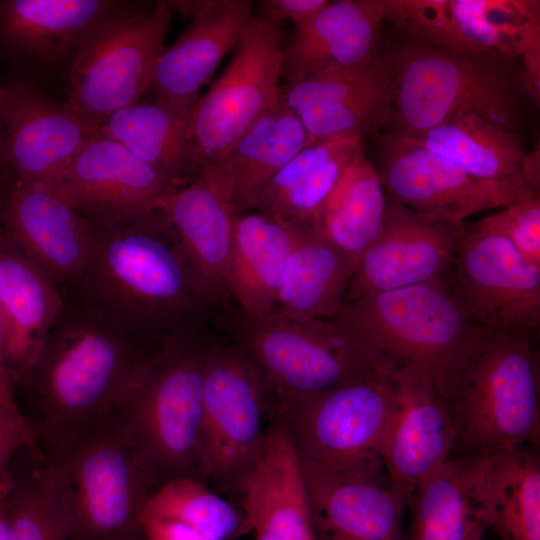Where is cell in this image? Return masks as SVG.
I'll return each instance as SVG.
<instances>
[{
    "mask_svg": "<svg viewBox=\"0 0 540 540\" xmlns=\"http://www.w3.org/2000/svg\"><path fill=\"white\" fill-rule=\"evenodd\" d=\"M92 246L76 298L161 339L211 305L172 225L157 207L88 218Z\"/></svg>",
    "mask_w": 540,
    "mask_h": 540,
    "instance_id": "cell-1",
    "label": "cell"
},
{
    "mask_svg": "<svg viewBox=\"0 0 540 540\" xmlns=\"http://www.w3.org/2000/svg\"><path fill=\"white\" fill-rule=\"evenodd\" d=\"M145 337L93 305L65 299L21 384L37 410L30 417L36 438L67 435L113 419L158 348L145 349Z\"/></svg>",
    "mask_w": 540,
    "mask_h": 540,
    "instance_id": "cell-2",
    "label": "cell"
},
{
    "mask_svg": "<svg viewBox=\"0 0 540 540\" xmlns=\"http://www.w3.org/2000/svg\"><path fill=\"white\" fill-rule=\"evenodd\" d=\"M376 368L410 367L452 401L485 329L467 318L449 288L420 284L345 302L330 319Z\"/></svg>",
    "mask_w": 540,
    "mask_h": 540,
    "instance_id": "cell-3",
    "label": "cell"
},
{
    "mask_svg": "<svg viewBox=\"0 0 540 540\" xmlns=\"http://www.w3.org/2000/svg\"><path fill=\"white\" fill-rule=\"evenodd\" d=\"M386 57L390 68L387 131H423L467 113L519 131L524 92L512 58L410 41Z\"/></svg>",
    "mask_w": 540,
    "mask_h": 540,
    "instance_id": "cell-4",
    "label": "cell"
},
{
    "mask_svg": "<svg viewBox=\"0 0 540 540\" xmlns=\"http://www.w3.org/2000/svg\"><path fill=\"white\" fill-rule=\"evenodd\" d=\"M209 345L192 327L163 338L114 416L154 490L181 477L202 479L199 441Z\"/></svg>",
    "mask_w": 540,
    "mask_h": 540,
    "instance_id": "cell-5",
    "label": "cell"
},
{
    "mask_svg": "<svg viewBox=\"0 0 540 540\" xmlns=\"http://www.w3.org/2000/svg\"><path fill=\"white\" fill-rule=\"evenodd\" d=\"M395 401L390 369L290 400L276 408L304 475L316 479L388 478L383 449Z\"/></svg>",
    "mask_w": 540,
    "mask_h": 540,
    "instance_id": "cell-6",
    "label": "cell"
},
{
    "mask_svg": "<svg viewBox=\"0 0 540 540\" xmlns=\"http://www.w3.org/2000/svg\"><path fill=\"white\" fill-rule=\"evenodd\" d=\"M530 332L481 334L453 397L457 455L539 445V367Z\"/></svg>",
    "mask_w": 540,
    "mask_h": 540,
    "instance_id": "cell-7",
    "label": "cell"
},
{
    "mask_svg": "<svg viewBox=\"0 0 540 540\" xmlns=\"http://www.w3.org/2000/svg\"><path fill=\"white\" fill-rule=\"evenodd\" d=\"M37 444L64 477L71 540H144L141 520L154 487L114 418Z\"/></svg>",
    "mask_w": 540,
    "mask_h": 540,
    "instance_id": "cell-8",
    "label": "cell"
},
{
    "mask_svg": "<svg viewBox=\"0 0 540 540\" xmlns=\"http://www.w3.org/2000/svg\"><path fill=\"white\" fill-rule=\"evenodd\" d=\"M174 15L168 1L128 4L96 23L68 66L67 103L99 127L146 93Z\"/></svg>",
    "mask_w": 540,
    "mask_h": 540,
    "instance_id": "cell-9",
    "label": "cell"
},
{
    "mask_svg": "<svg viewBox=\"0 0 540 540\" xmlns=\"http://www.w3.org/2000/svg\"><path fill=\"white\" fill-rule=\"evenodd\" d=\"M269 412L275 414L272 398L243 349L210 343L199 441L202 479L240 493L264 447Z\"/></svg>",
    "mask_w": 540,
    "mask_h": 540,
    "instance_id": "cell-10",
    "label": "cell"
},
{
    "mask_svg": "<svg viewBox=\"0 0 540 540\" xmlns=\"http://www.w3.org/2000/svg\"><path fill=\"white\" fill-rule=\"evenodd\" d=\"M280 29L254 15L221 75L187 118L193 179L280 102Z\"/></svg>",
    "mask_w": 540,
    "mask_h": 540,
    "instance_id": "cell-11",
    "label": "cell"
},
{
    "mask_svg": "<svg viewBox=\"0 0 540 540\" xmlns=\"http://www.w3.org/2000/svg\"><path fill=\"white\" fill-rule=\"evenodd\" d=\"M238 345L261 375L275 410L378 369L330 319L304 318L278 309L246 317Z\"/></svg>",
    "mask_w": 540,
    "mask_h": 540,
    "instance_id": "cell-12",
    "label": "cell"
},
{
    "mask_svg": "<svg viewBox=\"0 0 540 540\" xmlns=\"http://www.w3.org/2000/svg\"><path fill=\"white\" fill-rule=\"evenodd\" d=\"M463 226L449 285L459 309L486 330L536 329L540 267L503 236Z\"/></svg>",
    "mask_w": 540,
    "mask_h": 540,
    "instance_id": "cell-13",
    "label": "cell"
},
{
    "mask_svg": "<svg viewBox=\"0 0 540 540\" xmlns=\"http://www.w3.org/2000/svg\"><path fill=\"white\" fill-rule=\"evenodd\" d=\"M377 136L378 174L386 192L416 212L456 226L478 213L539 196L479 179L404 135Z\"/></svg>",
    "mask_w": 540,
    "mask_h": 540,
    "instance_id": "cell-14",
    "label": "cell"
},
{
    "mask_svg": "<svg viewBox=\"0 0 540 540\" xmlns=\"http://www.w3.org/2000/svg\"><path fill=\"white\" fill-rule=\"evenodd\" d=\"M0 235L57 286H75L91 252L88 219L55 183L22 178L0 168Z\"/></svg>",
    "mask_w": 540,
    "mask_h": 540,
    "instance_id": "cell-15",
    "label": "cell"
},
{
    "mask_svg": "<svg viewBox=\"0 0 540 540\" xmlns=\"http://www.w3.org/2000/svg\"><path fill=\"white\" fill-rule=\"evenodd\" d=\"M463 229L387 193L380 231L355 263L345 302L420 284L449 288Z\"/></svg>",
    "mask_w": 540,
    "mask_h": 540,
    "instance_id": "cell-16",
    "label": "cell"
},
{
    "mask_svg": "<svg viewBox=\"0 0 540 540\" xmlns=\"http://www.w3.org/2000/svg\"><path fill=\"white\" fill-rule=\"evenodd\" d=\"M280 100L295 112L305 146L338 137L378 135L390 115V68L376 52L357 64L311 74L280 87Z\"/></svg>",
    "mask_w": 540,
    "mask_h": 540,
    "instance_id": "cell-17",
    "label": "cell"
},
{
    "mask_svg": "<svg viewBox=\"0 0 540 540\" xmlns=\"http://www.w3.org/2000/svg\"><path fill=\"white\" fill-rule=\"evenodd\" d=\"M3 163L16 175L55 183L99 130L67 102L31 82L0 86Z\"/></svg>",
    "mask_w": 540,
    "mask_h": 540,
    "instance_id": "cell-18",
    "label": "cell"
},
{
    "mask_svg": "<svg viewBox=\"0 0 540 540\" xmlns=\"http://www.w3.org/2000/svg\"><path fill=\"white\" fill-rule=\"evenodd\" d=\"M390 375L395 401L383 462L390 481L411 494L453 453L457 414L453 401L422 372L400 367Z\"/></svg>",
    "mask_w": 540,
    "mask_h": 540,
    "instance_id": "cell-19",
    "label": "cell"
},
{
    "mask_svg": "<svg viewBox=\"0 0 540 540\" xmlns=\"http://www.w3.org/2000/svg\"><path fill=\"white\" fill-rule=\"evenodd\" d=\"M55 185L88 218L154 209L176 188L123 145L100 132L78 152Z\"/></svg>",
    "mask_w": 540,
    "mask_h": 540,
    "instance_id": "cell-20",
    "label": "cell"
},
{
    "mask_svg": "<svg viewBox=\"0 0 540 540\" xmlns=\"http://www.w3.org/2000/svg\"><path fill=\"white\" fill-rule=\"evenodd\" d=\"M128 1L0 0V56L34 69L69 66L83 36Z\"/></svg>",
    "mask_w": 540,
    "mask_h": 540,
    "instance_id": "cell-21",
    "label": "cell"
},
{
    "mask_svg": "<svg viewBox=\"0 0 540 540\" xmlns=\"http://www.w3.org/2000/svg\"><path fill=\"white\" fill-rule=\"evenodd\" d=\"M189 258L211 303L230 296L228 268L236 210L226 191L200 173L157 204Z\"/></svg>",
    "mask_w": 540,
    "mask_h": 540,
    "instance_id": "cell-22",
    "label": "cell"
},
{
    "mask_svg": "<svg viewBox=\"0 0 540 540\" xmlns=\"http://www.w3.org/2000/svg\"><path fill=\"white\" fill-rule=\"evenodd\" d=\"M64 304L58 286L0 235L3 356L13 387L24 382Z\"/></svg>",
    "mask_w": 540,
    "mask_h": 540,
    "instance_id": "cell-23",
    "label": "cell"
},
{
    "mask_svg": "<svg viewBox=\"0 0 540 540\" xmlns=\"http://www.w3.org/2000/svg\"><path fill=\"white\" fill-rule=\"evenodd\" d=\"M400 134L479 179L539 194V147L529 152L518 132L477 114H459L429 129Z\"/></svg>",
    "mask_w": 540,
    "mask_h": 540,
    "instance_id": "cell-24",
    "label": "cell"
},
{
    "mask_svg": "<svg viewBox=\"0 0 540 540\" xmlns=\"http://www.w3.org/2000/svg\"><path fill=\"white\" fill-rule=\"evenodd\" d=\"M253 8L249 0H206L183 33L161 52L146 93L154 98L198 95L240 41L254 17Z\"/></svg>",
    "mask_w": 540,
    "mask_h": 540,
    "instance_id": "cell-25",
    "label": "cell"
},
{
    "mask_svg": "<svg viewBox=\"0 0 540 540\" xmlns=\"http://www.w3.org/2000/svg\"><path fill=\"white\" fill-rule=\"evenodd\" d=\"M305 480L317 540H408L404 517L411 494L389 478Z\"/></svg>",
    "mask_w": 540,
    "mask_h": 540,
    "instance_id": "cell-26",
    "label": "cell"
},
{
    "mask_svg": "<svg viewBox=\"0 0 540 540\" xmlns=\"http://www.w3.org/2000/svg\"><path fill=\"white\" fill-rule=\"evenodd\" d=\"M383 21L381 0L329 1L312 18L293 27L282 47L281 76L286 85L370 58L376 53Z\"/></svg>",
    "mask_w": 540,
    "mask_h": 540,
    "instance_id": "cell-27",
    "label": "cell"
},
{
    "mask_svg": "<svg viewBox=\"0 0 540 540\" xmlns=\"http://www.w3.org/2000/svg\"><path fill=\"white\" fill-rule=\"evenodd\" d=\"M484 454L450 456L408 501V540H484Z\"/></svg>",
    "mask_w": 540,
    "mask_h": 540,
    "instance_id": "cell-28",
    "label": "cell"
},
{
    "mask_svg": "<svg viewBox=\"0 0 540 540\" xmlns=\"http://www.w3.org/2000/svg\"><path fill=\"white\" fill-rule=\"evenodd\" d=\"M306 142L307 133L298 115L280 100L200 173L209 175L227 192L237 213L250 211L268 182Z\"/></svg>",
    "mask_w": 540,
    "mask_h": 540,
    "instance_id": "cell-29",
    "label": "cell"
},
{
    "mask_svg": "<svg viewBox=\"0 0 540 540\" xmlns=\"http://www.w3.org/2000/svg\"><path fill=\"white\" fill-rule=\"evenodd\" d=\"M362 140L338 137L305 146L264 187L255 209L294 226H311L364 153Z\"/></svg>",
    "mask_w": 540,
    "mask_h": 540,
    "instance_id": "cell-30",
    "label": "cell"
},
{
    "mask_svg": "<svg viewBox=\"0 0 540 540\" xmlns=\"http://www.w3.org/2000/svg\"><path fill=\"white\" fill-rule=\"evenodd\" d=\"M540 36V2L439 0L435 46L467 53L521 56Z\"/></svg>",
    "mask_w": 540,
    "mask_h": 540,
    "instance_id": "cell-31",
    "label": "cell"
},
{
    "mask_svg": "<svg viewBox=\"0 0 540 540\" xmlns=\"http://www.w3.org/2000/svg\"><path fill=\"white\" fill-rule=\"evenodd\" d=\"M200 94L154 98L113 113L99 132L111 138L164 176L174 187L193 179L187 118Z\"/></svg>",
    "mask_w": 540,
    "mask_h": 540,
    "instance_id": "cell-32",
    "label": "cell"
},
{
    "mask_svg": "<svg viewBox=\"0 0 540 540\" xmlns=\"http://www.w3.org/2000/svg\"><path fill=\"white\" fill-rule=\"evenodd\" d=\"M294 235V225L256 209L236 214L228 287L246 317L276 310Z\"/></svg>",
    "mask_w": 540,
    "mask_h": 540,
    "instance_id": "cell-33",
    "label": "cell"
},
{
    "mask_svg": "<svg viewBox=\"0 0 540 540\" xmlns=\"http://www.w3.org/2000/svg\"><path fill=\"white\" fill-rule=\"evenodd\" d=\"M353 262L312 226H295L278 291L276 309L329 320L346 301Z\"/></svg>",
    "mask_w": 540,
    "mask_h": 540,
    "instance_id": "cell-34",
    "label": "cell"
},
{
    "mask_svg": "<svg viewBox=\"0 0 540 540\" xmlns=\"http://www.w3.org/2000/svg\"><path fill=\"white\" fill-rule=\"evenodd\" d=\"M11 540H71L68 489L38 444L21 449L6 494Z\"/></svg>",
    "mask_w": 540,
    "mask_h": 540,
    "instance_id": "cell-35",
    "label": "cell"
},
{
    "mask_svg": "<svg viewBox=\"0 0 540 540\" xmlns=\"http://www.w3.org/2000/svg\"><path fill=\"white\" fill-rule=\"evenodd\" d=\"M483 454L488 529L502 540H540V461L534 447Z\"/></svg>",
    "mask_w": 540,
    "mask_h": 540,
    "instance_id": "cell-36",
    "label": "cell"
},
{
    "mask_svg": "<svg viewBox=\"0 0 540 540\" xmlns=\"http://www.w3.org/2000/svg\"><path fill=\"white\" fill-rule=\"evenodd\" d=\"M387 193L376 167L363 153L346 173L311 223L354 266L377 237Z\"/></svg>",
    "mask_w": 540,
    "mask_h": 540,
    "instance_id": "cell-37",
    "label": "cell"
},
{
    "mask_svg": "<svg viewBox=\"0 0 540 540\" xmlns=\"http://www.w3.org/2000/svg\"><path fill=\"white\" fill-rule=\"evenodd\" d=\"M143 514L180 521L211 540L230 539L242 524L235 507L196 477L173 479L157 487Z\"/></svg>",
    "mask_w": 540,
    "mask_h": 540,
    "instance_id": "cell-38",
    "label": "cell"
},
{
    "mask_svg": "<svg viewBox=\"0 0 540 540\" xmlns=\"http://www.w3.org/2000/svg\"><path fill=\"white\" fill-rule=\"evenodd\" d=\"M465 226L503 236L531 264L540 267V198L532 197Z\"/></svg>",
    "mask_w": 540,
    "mask_h": 540,
    "instance_id": "cell-39",
    "label": "cell"
},
{
    "mask_svg": "<svg viewBox=\"0 0 540 540\" xmlns=\"http://www.w3.org/2000/svg\"><path fill=\"white\" fill-rule=\"evenodd\" d=\"M36 443V429L32 419L19 408L0 405V490L11 485V466L17 453Z\"/></svg>",
    "mask_w": 540,
    "mask_h": 540,
    "instance_id": "cell-40",
    "label": "cell"
},
{
    "mask_svg": "<svg viewBox=\"0 0 540 540\" xmlns=\"http://www.w3.org/2000/svg\"><path fill=\"white\" fill-rule=\"evenodd\" d=\"M328 2L327 0H264L259 2V14L255 16L278 29L285 21H290L295 27L316 15Z\"/></svg>",
    "mask_w": 540,
    "mask_h": 540,
    "instance_id": "cell-41",
    "label": "cell"
},
{
    "mask_svg": "<svg viewBox=\"0 0 540 540\" xmlns=\"http://www.w3.org/2000/svg\"><path fill=\"white\" fill-rule=\"evenodd\" d=\"M141 532L144 540H211L180 521L146 514Z\"/></svg>",
    "mask_w": 540,
    "mask_h": 540,
    "instance_id": "cell-42",
    "label": "cell"
},
{
    "mask_svg": "<svg viewBox=\"0 0 540 540\" xmlns=\"http://www.w3.org/2000/svg\"><path fill=\"white\" fill-rule=\"evenodd\" d=\"M522 69L519 72L521 86L534 105L540 104V36L536 37L522 53Z\"/></svg>",
    "mask_w": 540,
    "mask_h": 540,
    "instance_id": "cell-43",
    "label": "cell"
},
{
    "mask_svg": "<svg viewBox=\"0 0 540 540\" xmlns=\"http://www.w3.org/2000/svg\"><path fill=\"white\" fill-rule=\"evenodd\" d=\"M0 405L19 408L15 396H14V387L9 378L8 372L4 363L3 356V328H2V319L0 313Z\"/></svg>",
    "mask_w": 540,
    "mask_h": 540,
    "instance_id": "cell-44",
    "label": "cell"
},
{
    "mask_svg": "<svg viewBox=\"0 0 540 540\" xmlns=\"http://www.w3.org/2000/svg\"><path fill=\"white\" fill-rule=\"evenodd\" d=\"M174 12L192 19L205 5L206 0L168 1Z\"/></svg>",
    "mask_w": 540,
    "mask_h": 540,
    "instance_id": "cell-45",
    "label": "cell"
},
{
    "mask_svg": "<svg viewBox=\"0 0 540 540\" xmlns=\"http://www.w3.org/2000/svg\"><path fill=\"white\" fill-rule=\"evenodd\" d=\"M8 490H0V540H11L6 511V494Z\"/></svg>",
    "mask_w": 540,
    "mask_h": 540,
    "instance_id": "cell-46",
    "label": "cell"
},
{
    "mask_svg": "<svg viewBox=\"0 0 540 540\" xmlns=\"http://www.w3.org/2000/svg\"><path fill=\"white\" fill-rule=\"evenodd\" d=\"M3 163V125L0 113V165Z\"/></svg>",
    "mask_w": 540,
    "mask_h": 540,
    "instance_id": "cell-47",
    "label": "cell"
},
{
    "mask_svg": "<svg viewBox=\"0 0 540 540\" xmlns=\"http://www.w3.org/2000/svg\"><path fill=\"white\" fill-rule=\"evenodd\" d=\"M3 165H4V164H1V165H0V168H1Z\"/></svg>",
    "mask_w": 540,
    "mask_h": 540,
    "instance_id": "cell-48",
    "label": "cell"
}]
</instances>
